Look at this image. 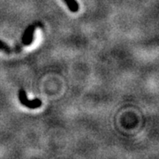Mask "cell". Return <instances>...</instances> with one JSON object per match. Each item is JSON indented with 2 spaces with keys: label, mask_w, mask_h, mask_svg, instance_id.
I'll use <instances>...</instances> for the list:
<instances>
[{
  "label": "cell",
  "mask_w": 159,
  "mask_h": 159,
  "mask_svg": "<svg viewBox=\"0 0 159 159\" xmlns=\"http://www.w3.org/2000/svg\"><path fill=\"white\" fill-rule=\"evenodd\" d=\"M20 50H21V47H20V46L18 47L17 45L16 47H14V48H11L6 43H5V42H3V41L0 40V51H5L6 53H11V52H13V51L18 52V51H20Z\"/></svg>",
  "instance_id": "3"
},
{
  "label": "cell",
  "mask_w": 159,
  "mask_h": 159,
  "mask_svg": "<svg viewBox=\"0 0 159 159\" xmlns=\"http://www.w3.org/2000/svg\"><path fill=\"white\" fill-rule=\"evenodd\" d=\"M19 99H20V102L22 105H24L27 108L31 109V110L37 109L42 106V101L38 98L29 100L27 97V93L24 89H20V91H19Z\"/></svg>",
  "instance_id": "1"
},
{
  "label": "cell",
  "mask_w": 159,
  "mask_h": 159,
  "mask_svg": "<svg viewBox=\"0 0 159 159\" xmlns=\"http://www.w3.org/2000/svg\"><path fill=\"white\" fill-rule=\"evenodd\" d=\"M63 1L65 2V4L67 6L69 10L72 12H77L79 11L80 6L76 0H63Z\"/></svg>",
  "instance_id": "4"
},
{
  "label": "cell",
  "mask_w": 159,
  "mask_h": 159,
  "mask_svg": "<svg viewBox=\"0 0 159 159\" xmlns=\"http://www.w3.org/2000/svg\"><path fill=\"white\" fill-rule=\"evenodd\" d=\"M36 25H29L27 29H25L24 33L22 34V45L29 46L34 41V34L35 29H36Z\"/></svg>",
  "instance_id": "2"
}]
</instances>
